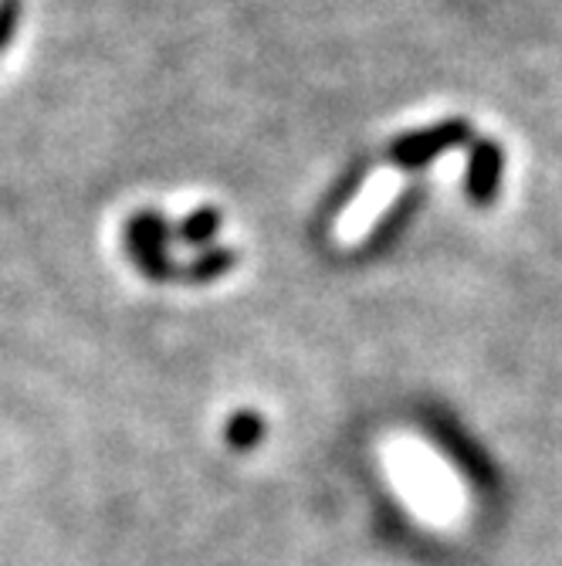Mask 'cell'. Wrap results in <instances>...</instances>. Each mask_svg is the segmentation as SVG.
Listing matches in <instances>:
<instances>
[{
	"label": "cell",
	"mask_w": 562,
	"mask_h": 566,
	"mask_svg": "<svg viewBox=\"0 0 562 566\" xmlns=\"http://www.w3.org/2000/svg\"><path fill=\"white\" fill-rule=\"evenodd\" d=\"M501 167H505V157H501L498 143H491V139L475 143L471 160H468V174H465V187H468V197L475 203H491L498 197Z\"/></svg>",
	"instance_id": "277c9868"
},
{
	"label": "cell",
	"mask_w": 562,
	"mask_h": 566,
	"mask_svg": "<svg viewBox=\"0 0 562 566\" xmlns=\"http://www.w3.org/2000/svg\"><path fill=\"white\" fill-rule=\"evenodd\" d=\"M231 265H234V251H227V248H214V251H203L200 259H193V262L183 269V275H187V279H193V282H211V279L224 275Z\"/></svg>",
	"instance_id": "8992f818"
},
{
	"label": "cell",
	"mask_w": 562,
	"mask_h": 566,
	"mask_svg": "<svg viewBox=\"0 0 562 566\" xmlns=\"http://www.w3.org/2000/svg\"><path fill=\"white\" fill-rule=\"evenodd\" d=\"M403 190V170L400 167H380L367 177V184L356 190V197L346 203V211L336 221V238L339 244L352 248L363 244L370 231L383 221V214L393 208V200Z\"/></svg>",
	"instance_id": "6da1fadb"
},
{
	"label": "cell",
	"mask_w": 562,
	"mask_h": 566,
	"mask_svg": "<svg viewBox=\"0 0 562 566\" xmlns=\"http://www.w3.org/2000/svg\"><path fill=\"white\" fill-rule=\"evenodd\" d=\"M126 241H129V251L136 265L149 275V279H167L173 272V262H170V231H167V221L160 214H136L126 228Z\"/></svg>",
	"instance_id": "3957f363"
},
{
	"label": "cell",
	"mask_w": 562,
	"mask_h": 566,
	"mask_svg": "<svg viewBox=\"0 0 562 566\" xmlns=\"http://www.w3.org/2000/svg\"><path fill=\"white\" fill-rule=\"evenodd\" d=\"M471 139V126L465 119H447V123H437L431 129H421V133H411V136H400L390 149L393 157V167H424L437 157H444L447 149L454 146H465Z\"/></svg>",
	"instance_id": "7a4b0ae2"
},
{
	"label": "cell",
	"mask_w": 562,
	"mask_h": 566,
	"mask_svg": "<svg viewBox=\"0 0 562 566\" xmlns=\"http://www.w3.org/2000/svg\"><path fill=\"white\" fill-rule=\"evenodd\" d=\"M18 11H21L18 0H0V51L8 48V41L18 28Z\"/></svg>",
	"instance_id": "52a82bcc"
},
{
	"label": "cell",
	"mask_w": 562,
	"mask_h": 566,
	"mask_svg": "<svg viewBox=\"0 0 562 566\" xmlns=\"http://www.w3.org/2000/svg\"><path fill=\"white\" fill-rule=\"evenodd\" d=\"M221 228V214L214 208H200L193 211L183 224H180V244H190V248H200V244H208Z\"/></svg>",
	"instance_id": "5b68a950"
}]
</instances>
